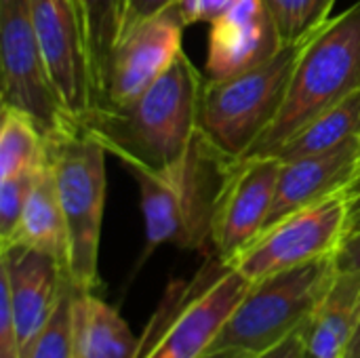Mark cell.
<instances>
[{"mask_svg": "<svg viewBox=\"0 0 360 358\" xmlns=\"http://www.w3.org/2000/svg\"><path fill=\"white\" fill-rule=\"evenodd\" d=\"M84 34L91 53V68L95 78V91L101 82L103 70L116 44L124 32L129 0H78Z\"/></svg>", "mask_w": 360, "mask_h": 358, "instance_id": "21", "label": "cell"}, {"mask_svg": "<svg viewBox=\"0 0 360 358\" xmlns=\"http://www.w3.org/2000/svg\"><path fill=\"white\" fill-rule=\"evenodd\" d=\"M335 264L340 272H350V270H360V230L352 232L340 251L335 253Z\"/></svg>", "mask_w": 360, "mask_h": 358, "instance_id": "29", "label": "cell"}, {"mask_svg": "<svg viewBox=\"0 0 360 358\" xmlns=\"http://www.w3.org/2000/svg\"><path fill=\"white\" fill-rule=\"evenodd\" d=\"M49 160V139L42 127L23 110L2 103L0 179L36 173Z\"/></svg>", "mask_w": 360, "mask_h": 358, "instance_id": "20", "label": "cell"}, {"mask_svg": "<svg viewBox=\"0 0 360 358\" xmlns=\"http://www.w3.org/2000/svg\"><path fill=\"white\" fill-rule=\"evenodd\" d=\"M0 358H21V346L11 312V302L2 289H0Z\"/></svg>", "mask_w": 360, "mask_h": 358, "instance_id": "26", "label": "cell"}, {"mask_svg": "<svg viewBox=\"0 0 360 358\" xmlns=\"http://www.w3.org/2000/svg\"><path fill=\"white\" fill-rule=\"evenodd\" d=\"M173 4H177V0H129L122 36H124L129 30H133L137 23H141V21H146V19H152V17L160 15L162 11L171 8Z\"/></svg>", "mask_w": 360, "mask_h": 358, "instance_id": "27", "label": "cell"}, {"mask_svg": "<svg viewBox=\"0 0 360 358\" xmlns=\"http://www.w3.org/2000/svg\"><path fill=\"white\" fill-rule=\"evenodd\" d=\"M360 173V135L297 160L283 162L266 228L287 215L350 190ZM264 228V230H266ZM262 230V232H264Z\"/></svg>", "mask_w": 360, "mask_h": 358, "instance_id": "14", "label": "cell"}, {"mask_svg": "<svg viewBox=\"0 0 360 358\" xmlns=\"http://www.w3.org/2000/svg\"><path fill=\"white\" fill-rule=\"evenodd\" d=\"M335 276V255H329L251 283L211 350L268 352L308 325Z\"/></svg>", "mask_w": 360, "mask_h": 358, "instance_id": "5", "label": "cell"}, {"mask_svg": "<svg viewBox=\"0 0 360 358\" xmlns=\"http://www.w3.org/2000/svg\"><path fill=\"white\" fill-rule=\"evenodd\" d=\"M78 287L68 279L57 308L36 342L30 358H76L74 352V298Z\"/></svg>", "mask_w": 360, "mask_h": 358, "instance_id": "23", "label": "cell"}, {"mask_svg": "<svg viewBox=\"0 0 360 358\" xmlns=\"http://www.w3.org/2000/svg\"><path fill=\"white\" fill-rule=\"evenodd\" d=\"M283 160L276 156H249L236 160L219 190L213 211V255L232 260L266 228Z\"/></svg>", "mask_w": 360, "mask_h": 358, "instance_id": "12", "label": "cell"}, {"mask_svg": "<svg viewBox=\"0 0 360 358\" xmlns=\"http://www.w3.org/2000/svg\"><path fill=\"white\" fill-rule=\"evenodd\" d=\"M310 323V321H308ZM253 358H308V348H306V327L289 335L285 342L276 344L264 354H257Z\"/></svg>", "mask_w": 360, "mask_h": 358, "instance_id": "28", "label": "cell"}, {"mask_svg": "<svg viewBox=\"0 0 360 358\" xmlns=\"http://www.w3.org/2000/svg\"><path fill=\"white\" fill-rule=\"evenodd\" d=\"M184 27L173 4L129 30L108 59L97 87V106H127L143 95L184 51Z\"/></svg>", "mask_w": 360, "mask_h": 358, "instance_id": "11", "label": "cell"}, {"mask_svg": "<svg viewBox=\"0 0 360 358\" xmlns=\"http://www.w3.org/2000/svg\"><path fill=\"white\" fill-rule=\"evenodd\" d=\"M360 323V270L340 272L306 325L308 358H344Z\"/></svg>", "mask_w": 360, "mask_h": 358, "instance_id": "16", "label": "cell"}, {"mask_svg": "<svg viewBox=\"0 0 360 358\" xmlns=\"http://www.w3.org/2000/svg\"><path fill=\"white\" fill-rule=\"evenodd\" d=\"M74 352L76 358H135L137 338L124 319L93 291L74 298Z\"/></svg>", "mask_w": 360, "mask_h": 358, "instance_id": "18", "label": "cell"}, {"mask_svg": "<svg viewBox=\"0 0 360 358\" xmlns=\"http://www.w3.org/2000/svg\"><path fill=\"white\" fill-rule=\"evenodd\" d=\"M255 354L243 352V350H211L200 358H253Z\"/></svg>", "mask_w": 360, "mask_h": 358, "instance_id": "31", "label": "cell"}, {"mask_svg": "<svg viewBox=\"0 0 360 358\" xmlns=\"http://www.w3.org/2000/svg\"><path fill=\"white\" fill-rule=\"evenodd\" d=\"M11 245H25L49 253L68 272V230L51 160H46V165H42L34 177L21 222L6 247Z\"/></svg>", "mask_w": 360, "mask_h": 358, "instance_id": "17", "label": "cell"}, {"mask_svg": "<svg viewBox=\"0 0 360 358\" xmlns=\"http://www.w3.org/2000/svg\"><path fill=\"white\" fill-rule=\"evenodd\" d=\"M356 135H360V91L321 112L293 137H289L272 156L289 162L331 150Z\"/></svg>", "mask_w": 360, "mask_h": 358, "instance_id": "19", "label": "cell"}, {"mask_svg": "<svg viewBox=\"0 0 360 358\" xmlns=\"http://www.w3.org/2000/svg\"><path fill=\"white\" fill-rule=\"evenodd\" d=\"M348 234L350 194L346 190L272 224L232 260V266L249 283H257L272 274L335 255Z\"/></svg>", "mask_w": 360, "mask_h": 358, "instance_id": "8", "label": "cell"}, {"mask_svg": "<svg viewBox=\"0 0 360 358\" xmlns=\"http://www.w3.org/2000/svg\"><path fill=\"white\" fill-rule=\"evenodd\" d=\"M36 173H25V175H17V177L0 179V249L6 247L17 232V226L21 222L25 200L30 196Z\"/></svg>", "mask_w": 360, "mask_h": 358, "instance_id": "24", "label": "cell"}, {"mask_svg": "<svg viewBox=\"0 0 360 358\" xmlns=\"http://www.w3.org/2000/svg\"><path fill=\"white\" fill-rule=\"evenodd\" d=\"M32 21L55 91L80 124L97 106L91 53L78 0H30Z\"/></svg>", "mask_w": 360, "mask_h": 358, "instance_id": "10", "label": "cell"}, {"mask_svg": "<svg viewBox=\"0 0 360 358\" xmlns=\"http://www.w3.org/2000/svg\"><path fill=\"white\" fill-rule=\"evenodd\" d=\"M338 0H264L283 44H297L310 38L331 19Z\"/></svg>", "mask_w": 360, "mask_h": 358, "instance_id": "22", "label": "cell"}, {"mask_svg": "<svg viewBox=\"0 0 360 358\" xmlns=\"http://www.w3.org/2000/svg\"><path fill=\"white\" fill-rule=\"evenodd\" d=\"M251 283L228 262L211 255L190 281H173L148 327L135 358L205 357Z\"/></svg>", "mask_w": 360, "mask_h": 358, "instance_id": "4", "label": "cell"}, {"mask_svg": "<svg viewBox=\"0 0 360 358\" xmlns=\"http://www.w3.org/2000/svg\"><path fill=\"white\" fill-rule=\"evenodd\" d=\"M344 358H360V323L356 331H354V335H352V340H350V344H348V350H346Z\"/></svg>", "mask_w": 360, "mask_h": 358, "instance_id": "32", "label": "cell"}, {"mask_svg": "<svg viewBox=\"0 0 360 358\" xmlns=\"http://www.w3.org/2000/svg\"><path fill=\"white\" fill-rule=\"evenodd\" d=\"M234 0H177V11L186 25L200 21H215L221 17Z\"/></svg>", "mask_w": 360, "mask_h": 358, "instance_id": "25", "label": "cell"}, {"mask_svg": "<svg viewBox=\"0 0 360 358\" xmlns=\"http://www.w3.org/2000/svg\"><path fill=\"white\" fill-rule=\"evenodd\" d=\"M348 194H350V234H352L360 230V173L356 181L350 186Z\"/></svg>", "mask_w": 360, "mask_h": 358, "instance_id": "30", "label": "cell"}, {"mask_svg": "<svg viewBox=\"0 0 360 358\" xmlns=\"http://www.w3.org/2000/svg\"><path fill=\"white\" fill-rule=\"evenodd\" d=\"M46 139L68 230V279L82 291H95L99 287L108 152L82 129Z\"/></svg>", "mask_w": 360, "mask_h": 358, "instance_id": "7", "label": "cell"}, {"mask_svg": "<svg viewBox=\"0 0 360 358\" xmlns=\"http://www.w3.org/2000/svg\"><path fill=\"white\" fill-rule=\"evenodd\" d=\"M234 162L198 131L188 154L169 171L158 175L133 171L141 190L143 260L165 243L190 251L211 247L215 200Z\"/></svg>", "mask_w": 360, "mask_h": 358, "instance_id": "2", "label": "cell"}, {"mask_svg": "<svg viewBox=\"0 0 360 358\" xmlns=\"http://www.w3.org/2000/svg\"><path fill=\"white\" fill-rule=\"evenodd\" d=\"M207 76L181 51L169 70L127 106H97L80 129L131 173H165L175 167L198 135Z\"/></svg>", "mask_w": 360, "mask_h": 358, "instance_id": "1", "label": "cell"}, {"mask_svg": "<svg viewBox=\"0 0 360 358\" xmlns=\"http://www.w3.org/2000/svg\"><path fill=\"white\" fill-rule=\"evenodd\" d=\"M65 281L68 272L49 253L25 245L0 249V289L11 302L21 358H30L46 329Z\"/></svg>", "mask_w": 360, "mask_h": 358, "instance_id": "13", "label": "cell"}, {"mask_svg": "<svg viewBox=\"0 0 360 358\" xmlns=\"http://www.w3.org/2000/svg\"><path fill=\"white\" fill-rule=\"evenodd\" d=\"M2 103L27 112L49 135L80 129L49 76L30 0H0Z\"/></svg>", "mask_w": 360, "mask_h": 358, "instance_id": "9", "label": "cell"}, {"mask_svg": "<svg viewBox=\"0 0 360 358\" xmlns=\"http://www.w3.org/2000/svg\"><path fill=\"white\" fill-rule=\"evenodd\" d=\"M360 91V0L319 27L302 46L287 99L245 156H272L327 108Z\"/></svg>", "mask_w": 360, "mask_h": 358, "instance_id": "3", "label": "cell"}, {"mask_svg": "<svg viewBox=\"0 0 360 358\" xmlns=\"http://www.w3.org/2000/svg\"><path fill=\"white\" fill-rule=\"evenodd\" d=\"M283 46L268 13L247 21L217 17L211 21L205 76L213 82L232 78L268 61Z\"/></svg>", "mask_w": 360, "mask_h": 358, "instance_id": "15", "label": "cell"}, {"mask_svg": "<svg viewBox=\"0 0 360 358\" xmlns=\"http://www.w3.org/2000/svg\"><path fill=\"white\" fill-rule=\"evenodd\" d=\"M304 42L285 44L268 61L232 78L207 80L198 131L219 152L240 160L268 131L287 99Z\"/></svg>", "mask_w": 360, "mask_h": 358, "instance_id": "6", "label": "cell"}]
</instances>
